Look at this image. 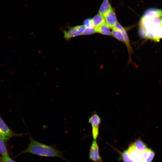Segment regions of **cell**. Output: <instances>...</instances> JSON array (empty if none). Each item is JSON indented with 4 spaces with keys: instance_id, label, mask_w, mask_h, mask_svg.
Here are the masks:
<instances>
[{
    "instance_id": "cell-1",
    "label": "cell",
    "mask_w": 162,
    "mask_h": 162,
    "mask_svg": "<svg viewBox=\"0 0 162 162\" xmlns=\"http://www.w3.org/2000/svg\"><path fill=\"white\" fill-rule=\"evenodd\" d=\"M28 134L30 138L29 142L27 148L22 151L21 154L29 153L41 156L58 157L66 161L62 152L55 147L39 142L33 139L28 132Z\"/></svg>"
},
{
    "instance_id": "cell-2",
    "label": "cell",
    "mask_w": 162,
    "mask_h": 162,
    "mask_svg": "<svg viewBox=\"0 0 162 162\" xmlns=\"http://www.w3.org/2000/svg\"><path fill=\"white\" fill-rule=\"evenodd\" d=\"M68 29L65 30L62 29L64 34V37L67 41L76 36L82 35L85 28L84 25L77 26L73 27H67Z\"/></svg>"
},
{
    "instance_id": "cell-3",
    "label": "cell",
    "mask_w": 162,
    "mask_h": 162,
    "mask_svg": "<svg viewBox=\"0 0 162 162\" xmlns=\"http://www.w3.org/2000/svg\"><path fill=\"white\" fill-rule=\"evenodd\" d=\"M23 134H16L12 131L0 117V137L4 142L12 137L21 136Z\"/></svg>"
},
{
    "instance_id": "cell-4",
    "label": "cell",
    "mask_w": 162,
    "mask_h": 162,
    "mask_svg": "<svg viewBox=\"0 0 162 162\" xmlns=\"http://www.w3.org/2000/svg\"><path fill=\"white\" fill-rule=\"evenodd\" d=\"M89 158L93 162H102V158L99 153V146L96 140H93L90 147Z\"/></svg>"
},
{
    "instance_id": "cell-5",
    "label": "cell",
    "mask_w": 162,
    "mask_h": 162,
    "mask_svg": "<svg viewBox=\"0 0 162 162\" xmlns=\"http://www.w3.org/2000/svg\"><path fill=\"white\" fill-rule=\"evenodd\" d=\"M100 121V117L96 114L93 115L89 119V122L92 126V136L94 140L97 139L98 134L99 127Z\"/></svg>"
},
{
    "instance_id": "cell-6",
    "label": "cell",
    "mask_w": 162,
    "mask_h": 162,
    "mask_svg": "<svg viewBox=\"0 0 162 162\" xmlns=\"http://www.w3.org/2000/svg\"><path fill=\"white\" fill-rule=\"evenodd\" d=\"M103 16L106 24L110 28H114L118 22L114 10L112 8Z\"/></svg>"
},
{
    "instance_id": "cell-7",
    "label": "cell",
    "mask_w": 162,
    "mask_h": 162,
    "mask_svg": "<svg viewBox=\"0 0 162 162\" xmlns=\"http://www.w3.org/2000/svg\"><path fill=\"white\" fill-rule=\"evenodd\" d=\"M118 29L121 32L124 40L125 44H126L127 48L129 57V62L131 61V56L133 52L132 48L130 44L129 39L125 29L119 23L117 22L116 24L115 27Z\"/></svg>"
},
{
    "instance_id": "cell-8",
    "label": "cell",
    "mask_w": 162,
    "mask_h": 162,
    "mask_svg": "<svg viewBox=\"0 0 162 162\" xmlns=\"http://www.w3.org/2000/svg\"><path fill=\"white\" fill-rule=\"evenodd\" d=\"M162 16V10L151 8L146 10L144 13L142 18L151 19L160 18Z\"/></svg>"
},
{
    "instance_id": "cell-9",
    "label": "cell",
    "mask_w": 162,
    "mask_h": 162,
    "mask_svg": "<svg viewBox=\"0 0 162 162\" xmlns=\"http://www.w3.org/2000/svg\"><path fill=\"white\" fill-rule=\"evenodd\" d=\"M139 154L143 162H151L155 155L154 152L149 148L142 152H139Z\"/></svg>"
},
{
    "instance_id": "cell-10",
    "label": "cell",
    "mask_w": 162,
    "mask_h": 162,
    "mask_svg": "<svg viewBox=\"0 0 162 162\" xmlns=\"http://www.w3.org/2000/svg\"><path fill=\"white\" fill-rule=\"evenodd\" d=\"M132 159L134 162H143L138 152L135 148L133 144L130 145L127 149Z\"/></svg>"
},
{
    "instance_id": "cell-11",
    "label": "cell",
    "mask_w": 162,
    "mask_h": 162,
    "mask_svg": "<svg viewBox=\"0 0 162 162\" xmlns=\"http://www.w3.org/2000/svg\"><path fill=\"white\" fill-rule=\"evenodd\" d=\"M96 32L101 34L111 35V32L110 30V28L105 23V22L98 26L95 27Z\"/></svg>"
},
{
    "instance_id": "cell-12",
    "label": "cell",
    "mask_w": 162,
    "mask_h": 162,
    "mask_svg": "<svg viewBox=\"0 0 162 162\" xmlns=\"http://www.w3.org/2000/svg\"><path fill=\"white\" fill-rule=\"evenodd\" d=\"M104 22V16L99 13L96 14L92 19H91V25L92 27L95 28Z\"/></svg>"
},
{
    "instance_id": "cell-13",
    "label": "cell",
    "mask_w": 162,
    "mask_h": 162,
    "mask_svg": "<svg viewBox=\"0 0 162 162\" xmlns=\"http://www.w3.org/2000/svg\"><path fill=\"white\" fill-rule=\"evenodd\" d=\"M112 8L109 0H104L100 8L99 13L104 16Z\"/></svg>"
},
{
    "instance_id": "cell-14",
    "label": "cell",
    "mask_w": 162,
    "mask_h": 162,
    "mask_svg": "<svg viewBox=\"0 0 162 162\" xmlns=\"http://www.w3.org/2000/svg\"><path fill=\"white\" fill-rule=\"evenodd\" d=\"M133 145L135 149L138 152L145 151L148 148L144 143L140 140H136Z\"/></svg>"
},
{
    "instance_id": "cell-15",
    "label": "cell",
    "mask_w": 162,
    "mask_h": 162,
    "mask_svg": "<svg viewBox=\"0 0 162 162\" xmlns=\"http://www.w3.org/2000/svg\"><path fill=\"white\" fill-rule=\"evenodd\" d=\"M111 34L117 40L125 44L124 38L121 32L117 28L114 27L112 28Z\"/></svg>"
},
{
    "instance_id": "cell-16",
    "label": "cell",
    "mask_w": 162,
    "mask_h": 162,
    "mask_svg": "<svg viewBox=\"0 0 162 162\" xmlns=\"http://www.w3.org/2000/svg\"><path fill=\"white\" fill-rule=\"evenodd\" d=\"M0 154L2 157L9 156L4 142L0 137Z\"/></svg>"
},
{
    "instance_id": "cell-17",
    "label": "cell",
    "mask_w": 162,
    "mask_h": 162,
    "mask_svg": "<svg viewBox=\"0 0 162 162\" xmlns=\"http://www.w3.org/2000/svg\"><path fill=\"white\" fill-rule=\"evenodd\" d=\"M124 162H134L130 156L128 150L124 151L121 154Z\"/></svg>"
},
{
    "instance_id": "cell-18",
    "label": "cell",
    "mask_w": 162,
    "mask_h": 162,
    "mask_svg": "<svg viewBox=\"0 0 162 162\" xmlns=\"http://www.w3.org/2000/svg\"><path fill=\"white\" fill-rule=\"evenodd\" d=\"M95 28L94 27H85L82 35H86L96 33Z\"/></svg>"
},
{
    "instance_id": "cell-19",
    "label": "cell",
    "mask_w": 162,
    "mask_h": 162,
    "mask_svg": "<svg viewBox=\"0 0 162 162\" xmlns=\"http://www.w3.org/2000/svg\"><path fill=\"white\" fill-rule=\"evenodd\" d=\"M0 162H16L9 156L2 157L0 158Z\"/></svg>"
},
{
    "instance_id": "cell-20",
    "label": "cell",
    "mask_w": 162,
    "mask_h": 162,
    "mask_svg": "<svg viewBox=\"0 0 162 162\" xmlns=\"http://www.w3.org/2000/svg\"><path fill=\"white\" fill-rule=\"evenodd\" d=\"M85 27H92L91 23V19H87L84 21V25Z\"/></svg>"
},
{
    "instance_id": "cell-21",
    "label": "cell",
    "mask_w": 162,
    "mask_h": 162,
    "mask_svg": "<svg viewBox=\"0 0 162 162\" xmlns=\"http://www.w3.org/2000/svg\"><path fill=\"white\" fill-rule=\"evenodd\" d=\"M160 24L162 26V18H160Z\"/></svg>"
}]
</instances>
